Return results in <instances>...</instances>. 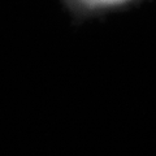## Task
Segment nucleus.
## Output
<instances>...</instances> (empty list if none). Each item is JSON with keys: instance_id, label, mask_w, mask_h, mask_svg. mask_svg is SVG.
Returning a JSON list of instances; mask_svg holds the SVG:
<instances>
[{"instance_id": "obj_1", "label": "nucleus", "mask_w": 156, "mask_h": 156, "mask_svg": "<svg viewBox=\"0 0 156 156\" xmlns=\"http://www.w3.org/2000/svg\"><path fill=\"white\" fill-rule=\"evenodd\" d=\"M86 5L90 7H104V5H116V4H122L129 0H81Z\"/></svg>"}]
</instances>
